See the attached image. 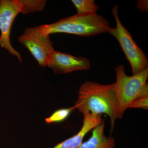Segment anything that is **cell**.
I'll list each match as a JSON object with an SVG mask.
<instances>
[{
    "instance_id": "obj_12",
    "label": "cell",
    "mask_w": 148,
    "mask_h": 148,
    "mask_svg": "<svg viewBox=\"0 0 148 148\" xmlns=\"http://www.w3.org/2000/svg\"><path fill=\"white\" fill-rule=\"evenodd\" d=\"M75 109H76V106H74L68 108L57 110L53 113L49 117L46 119V122L48 124H51L64 121L69 116L72 111Z\"/></svg>"
},
{
    "instance_id": "obj_7",
    "label": "cell",
    "mask_w": 148,
    "mask_h": 148,
    "mask_svg": "<svg viewBox=\"0 0 148 148\" xmlns=\"http://www.w3.org/2000/svg\"><path fill=\"white\" fill-rule=\"evenodd\" d=\"M47 66L56 74L68 73L78 71H86L90 69V64L88 58L75 57L66 53L54 51Z\"/></svg>"
},
{
    "instance_id": "obj_4",
    "label": "cell",
    "mask_w": 148,
    "mask_h": 148,
    "mask_svg": "<svg viewBox=\"0 0 148 148\" xmlns=\"http://www.w3.org/2000/svg\"><path fill=\"white\" fill-rule=\"evenodd\" d=\"M118 12L119 7L116 5L112 10L116 27L110 28L108 33L114 37L119 42L126 59L131 65L132 74L135 75L148 69V59L145 53L133 40L131 34L122 24Z\"/></svg>"
},
{
    "instance_id": "obj_5",
    "label": "cell",
    "mask_w": 148,
    "mask_h": 148,
    "mask_svg": "<svg viewBox=\"0 0 148 148\" xmlns=\"http://www.w3.org/2000/svg\"><path fill=\"white\" fill-rule=\"evenodd\" d=\"M18 40L30 51L40 66H47L55 51L49 35L44 34L37 27H27Z\"/></svg>"
},
{
    "instance_id": "obj_8",
    "label": "cell",
    "mask_w": 148,
    "mask_h": 148,
    "mask_svg": "<svg viewBox=\"0 0 148 148\" xmlns=\"http://www.w3.org/2000/svg\"><path fill=\"white\" fill-rule=\"evenodd\" d=\"M102 114L87 113L83 115V121L81 129L75 135L57 144L53 148H77L82 143L85 135L90 130L101 124L103 120Z\"/></svg>"
},
{
    "instance_id": "obj_13",
    "label": "cell",
    "mask_w": 148,
    "mask_h": 148,
    "mask_svg": "<svg viewBox=\"0 0 148 148\" xmlns=\"http://www.w3.org/2000/svg\"><path fill=\"white\" fill-rule=\"evenodd\" d=\"M128 108L148 109V96L137 98L130 104Z\"/></svg>"
},
{
    "instance_id": "obj_1",
    "label": "cell",
    "mask_w": 148,
    "mask_h": 148,
    "mask_svg": "<svg viewBox=\"0 0 148 148\" xmlns=\"http://www.w3.org/2000/svg\"><path fill=\"white\" fill-rule=\"evenodd\" d=\"M75 106L83 115L87 113L107 115L110 119V131H113L117 119L114 83L105 84L85 82L80 87Z\"/></svg>"
},
{
    "instance_id": "obj_6",
    "label": "cell",
    "mask_w": 148,
    "mask_h": 148,
    "mask_svg": "<svg viewBox=\"0 0 148 148\" xmlns=\"http://www.w3.org/2000/svg\"><path fill=\"white\" fill-rule=\"evenodd\" d=\"M21 4L20 0L0 1V46L16 56L22 63L21 55L11 44L10 34L14 19L18 14L21 13Z\"/></svg>"
},
{
    "instance_id": "obj_2",
    "label": "cell",
    "mask_w": 148,
    "mask_h": 148,
    "mask_svg": "<svg viewBox=\"0 0 148 148\" xmlns=\"http://www.w3.org/2000/svg\"><path fill=\"white\" fill-rule=\"evenodd\" d=\"M37 27L45 35L66 33L84 37L108 33L111 28L108 19L97 13L77 14L60 19L53 24Z\"/></svg>"
},
{
    "instance_id": "obj_3",
    "label": "cell",
    "mask_w": 148,
    "mask_h": 148,
    "mask_svg": "<svg viewBox=\"0 0 148 148\" xmlns=\"http://www.w3.org/2000/svg\"><path fill=\"white\" fill-rule=\"evenodd\" d=\"M116 81L114 83L116 98L117 119L123 116L125 111L132 101L148 96V69L131 76L125 73L123 65L115 69Z\"/></svg>"
},
{
    "instance_id": "obj_9",
    "label": "cell",
    "mask_w": 148,
    "mask_h": 148,
    "mask_svg": "<svg viewBox=\"0 0 148 148\" xmlns=\"http://www.w3.org/2000/svg\"><path fill=\"white\" fill-rule=\"evenodd\" d=\"M105 121L103 120L92 129V135L87 141L82 143L77 148H114L115 141L112 136L107 137L105 134Z\"/></svg>"
},
{
    "instance_id": "obj_11",
    "label": "cell",
    "mask_w": 148,
    "mask_h": 148,
    "mask_svg": "<svg viewBox=\"0 0 148 148\" xmlns=\"http://www.w3.org/2000/svg\"><path fill=\"white\" fill-rule=\"evenodd\" d=\"M21 4V13L27 14L43 10L45 0H20Z\"/></svg>"
},
{
    "instance_id": "obj_10",
    "label": "cell",
    "mask_w": 148,
    "mask_h": 148,
    "mask_svg": "<svg viewBox=\"0 0 148 148\" xmlns=\"http://www.w3.org/2000/svg\"><path fill=\"white\" fill-rule=\"evenodd\" d=\"M71 1L76 8L77 14H96L99 10L94 0H72Z\"/></svg>"
}]
</instances>
